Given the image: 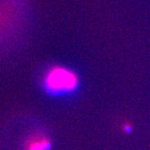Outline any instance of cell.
<instances>
[{
    "label": "cell",
    "instance_id": "6da1fadb",
    "mask_svg": "<svg viewBox=\"0 0 150 150\" xmlns=\"http://www.w3.org/2000/svg\"><path fill=\"white\" fill-rule=\"evenodd\" d=\"M79 78L73 70L64 66H54L43 78V86L52 95H65L74 93L79 87Z\"/></svg>",
    "mask_w": 150,
    "mask_h": 150
},
{
    "label": "cell",
    "instance_id": "7a4b0ae2",
    "mask_svg": "<svg viewBox=\"0 0 150 150\" xmlns=\"http://www.w3.org/2000/svg\"><path fill=\"white\" fill-rule=\"evenodd\" d=\"M52 142L45 136H34L26 142L25 150H50Z\"/></svg>",
    "mask_w": 150,
    "mask_h": 150
},
{
    "label": "cell",
    "instance_id": "3957f363",
    "mask_svg": "<svg viewBox=\"0 0 150 150\" xmlns=\"http://www.w3.org/2000/svg\"><path fill=\"white\" fill-rule=\"evenodd\" d=\"M122 130L124 134H131L133 132V125L129 122H126L122 125Z\"/></svg>",
    "mask_w": 150,
    "mask_h": 150
}]
</instances>
